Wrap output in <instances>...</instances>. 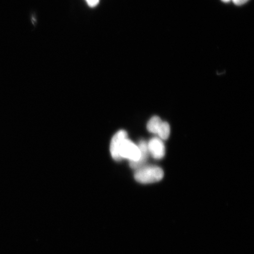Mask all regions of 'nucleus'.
Segmentation results:
<instances>
[{
	"instance_id": "nucleus-1",
	"label": "nucleus",
	"mask_w": 254,
	"mask_h": 254,
	"mask_svg": "<svg viewBox=\"0 0 254 254\" xmlns=\"http://www.w3.org/2000/svg\"><path fill=\"white\" fill-rule=\"evenodd\" d=\"M164 177V171L157 166H144L136 170L134 179L141 184H152L160 182Z\"/></svg>"
},
{
	"instance_id": "nucleus-2",
	"label": "nucleus",
	"mask_w": 254,
	"mask_h": 254,
	"mask_svg": "<svg viewBox=\"0 0 254 254\" xmlns=\"http://www.w3.org/2000/svg\"><path fill=\"white\" fill-rule=\"evenodd\" d=\"M141 152L138 145L127 138L123 141L120 150V156L122 159H127L129 163H135L140 158Z\"/></svg>"
},
{
	"instance_id": "nucleus-3",
	"label": "nucleus",
	"mask_w": 254,
	"mask_h": 254,
	"mask_svg": "<svg viewBox=\"0 0 254 254\" xmlns=\"http://www.w3.org/2000/svg\"><path fill=\"white\" fill-rule=\"evenodd\" d=\"M127 133L125 130H120L113 136L110 143V153L114 160H122L120 150L124 141L127 138Z\"/></svg>"
},
{
	"instance_id": "nucleus-4",
	"label": "nucleus",
	"mask_w": 254,
	"mask_h": 254,
	"mask_svg": "<svg viewBox=\"0 0 254 254\" xmlns=\"http://www.w3.org/2000/svg\"><path fill=\"white\" fill-rule=\"evenodd\" d=\"M149 153L152 157L157 160H160L164 157L166 154V149L162 139L160 138L154 137L150 139L147 143Z\"/></svg>"
},
{
	"instance_id": "nucleus-5",
	"label": "nucleus",
	"mask_w": 254,
	"mask_h": 254,
	"mask_svg": "<svg viewBox=\"0 0 254 254\" xmlns=\"http://www.w3.org/2000/svg\"><path fill=\"white\" fill-rule=\"evenodd\" d=\"M139 150L141 152L140 158L139 160L135 162V163H129V166L132 169L135 170L139 169L142 167L145 166L144 165L149 154L147 142L144 140H141L139 142L138 145Z\"/></svg>"
},
{
	"instance_id": "nucleus-6",
	"label": "nucleus",
	"mask_w": 254,
	"mask_h": 254,
	"mask_svg": "<svg viewBox=\"0 0 254 254\" xmlns=\"http://www.w3.org/2000/svg\"><path fill=\"white\" fill-rule=\"evenodd\" d=\"M163 122L160 117L157 116L152 117L147 124L148 131L157 134L158 132L160 131Z\"/></svg>"
},
{
	"instance_id": "nucleus-7",
	"label": "nucleus",
	"mask_w": 254,
	"mask_h": 254,
	"mask_svg": "<svg viewBox=\"0 0 254 254\" xmlns=\"http://www.w3.org/2000/svg\"><path fill=\"white\" fill-rule=\"evenodd\" d=\"M170 134V127L167 122H163L160 131L158 133V135L160 136L161 139H167L169 138Z\"/></svg>"
},
{
	"instance_id": "nucleus-8",
	"label": "nucleus",
	"mask_w": 254,
	"mask_h": 254,
	"mask_svg": "<svg viewBox=\"0 0 254 254\" xmlns=\"http://www.w3.org/2000/svg\"><path fill=\"white\" fill-rule=\"evenodd\" d=\"M100 0H85L89 7L94 8L100 3Z\"/></svg>"
},
{
	"instance_id": "nucleus-9",
	"label": "nucleus",
	"mask_w": 254,
	"mask_h": 254,
	"mask_svg": "<svg viewBox=\"0 0 254 254\" xmlns=\"http://www.w3.org/2000/svg\"><path fill=\"white\" fill-rule=\"evenodd\" d=\"M235 4L237 5H241L246 4L249 0H231Z\"/></svg>"
},
{
	"instance_id": "nucleus-10",
	"label": "nucleus",
	"mask_w": 254,
	"mask_h": 254,
	"mask_svg": "<svg viewBox=\"0 0 254 254\" xmlns=\"http://www.w3.org/2000/svg\"><path fill=\"white\" fill-rule=\"evenodd\" d=\"M221 1L224 2H229L231 1V0H221Z\"/></svg>"
}]
</instances>
